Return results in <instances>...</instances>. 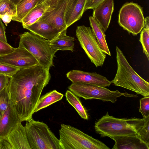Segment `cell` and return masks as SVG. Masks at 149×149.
Instances as JSON below:
<instances>
[{"mask_svg": "<svg viewBox=\"0 0 149 149\" xmlns=\"http://www.w3.org/2000/svg\"><path fill=\"white\" fill-rule=\"evenodd\" d=\"M49 70L39 64L20 69L9 78L10 99L21 122L31 118L44 88L51 78Z\"/></svg>", "mask_w": 149, "mask_h": 149, "instance_id": "1", "label": "cell"}, {"mask_svg": "<svg viewBox=\"0 0 149 149\" xmlns=\"http://www.w3.org/2000/svg\"><path fill=\"white\" fill-rule=\"evenodd\" d=\"M117 69L113 79L111 82L135 92L144 97L149 96V83L141 77L132 67L122 51L116 46Z\"/></svg>", "mask_w": 149, "mask_h": 149, "instance_id": "2", "label": "cell"}, {"mask_svg": "<svg viewBox=\"0 0 149 149\" xmlns=\"http://www.w3.org/2000/svg\"><path fill=\"white\" fill-rule=\"evenodd\" d=\"M24 127L31 149H62L59 140L43 122L31 118Z\"/></svg>", "mask_w": 149, "mask_h": 149, "instance_id": "3", "label": "cell"}, {"mask_svg": "<svg viewBox=\"0 0 149 149\" xmlns=\"http://www.w3.org/2000/svg\"><path fill=\"white\" fill-rule=\"evenodd\" d=\"M138 118H119L108 112L95 123V131L101 137L112 138L137 134L136 124Z\"/></svg>", "mask_w": 149, "mask_h": 149, "instance_id": "4", "label": "cell"}, {"mask_svg": "<svg viewBox=\"0 0 149 149\" xmlns=\"http://www.w3.org/2000/svg\"><path fill=\"white\" fill-rule=\"evenodd\" d=\"M62 149H109L102 142L69 125L62 124L59 130Z\"/></svg>", "mask_w": 149, "mask_h": 149, "instance_id": "5", "label": "cell"}, {"mask_svg": "<svg viewBox=\"0 0 149 149\" xmlns=\"http://www.w3.org/2000/svg\"><path fill=\"white\" fill-rule=\"evenodd\" d=\"M19 45L30 52L39 64L49 70L53 66L55 53L48 40L31 32H25L19 35Z\"/></svg>", "mask_w": 149, "mask_h": 149, "instance_id": "6", "label": "cell"}, {"mask_svg": "<svg viewBox=\"0 0 149 149\" xmlns=\"http://www.w3.org/2000/svg\"><path fill=\"white\" fill-rule=\"evenodd\" d=\"M68 89L77 96L86 100L96 99L113 103L116 102L118 97L121 96L138 97L133 94L121 93L118 90L111 91L105 87L80 82L72 83Z\"/></svg>", "mask_w": 149, "mask_h": 149, "instance_id": "7", "label": "cell"}, {"mask_svg": "<svg viewBox=\"0 0 149 149\" xmlns=\"http://www.w3.org/2000/svg\"><path fill=\"white\" fill-rule=\"evenodd\" d=\"M76 34L80 45L91 62L96 67L102 66L106 54L100 48L91 29L84 25L78 26Z\"/></svg>", "mask_w": 149, "mask_h": 149, "instance_id": "8", "label": "cell"}, {"mask_svg": "<svg viewBox=\"0 0 149 149\" xmlns=\"http://www.w3.org/2000/svg\"><path fill=\"white\" fill-rule=\"evenodd\" d=\"M144 21L142 8L133 2L125 3L119 11V24L134 36L141 32L144 27Z\"/></svg>", "mask_w": 149, "mask_h": 149, "instance_id": "9", "label": "cell"}, {"mask_svg": "<svg viewBox=\"0 0 149 149\" xmlns=\"http://www.w3.org/2000/svg\"><path fill=\"white\" fill-rule=\"evenodd\" d=\"M0 63L23 69L39 64L34 56L28 50L19 45L14 51L0 56Z\"/></svg>", "mask_w": 149, "mask_h": 149, "instance_id": "10", "label": "cell"}, {"mask_svg": "<svg viewBox=\"0 0 149 149\" xmlns=\"http://www.w3.org/2000/svg\"><path fill=\"white\" fill-rule=\"evenodd\" d=\"M67 2V0H61L54 6H49L41 18L59 32L68 28L65 19Z\"/></svg>", "mask_w": 149, "mask_h": 149, "instance_id": "11", "label": "cell"}, {"mask_svg": "<svg viewBox=\"0 0 149 149\" xmlns=\"http://www.w3.org/2000/svg\"><path fill=\"white\" fill-rule=\"evenodd\" d=\"M66 75L72 83L83 82L104 87H109L111 84L106 77L96 72L72 70L68 72Z\"/></svg>", "mask_w": 149, "mask_h": 149, "instance_id": "12", "label": "cell"}, {"mask_svg": "<svg viewBox=\"0 0 149 149\" xmlns=\"http://www.w3.org/2000/svg\"><path fill=\"white\" fill-rule=\"evenodd\" d=\"M93 17L104 32L107 29L114 10V0H104L93 9Z\"/></svg>", "mask_w": 149, "mask_h": 149, "instance_id": "13", "label": "cell"}, {"mask_svg": "<svg viewBox=\"0 0 149 149\" xmlns=\"http://www.w3.org/2000/svg\"><path fill=\"white\" fill-rule=\"evenodd\" d=\"M21 122L10 100L6 110L0 119V138L6 139L18 123Z\"/></svg>", "mask_w": 149, "mask_h": 149, "instance_id": "14", "label": "cell"}, {"mask_svg": "<svg viewBox=\"0 0 149 149\" xmlns=\"http://www.w3.org/2000/svg\"><path fill=\"white\" fill-rule=\"evenodd\" d=\"M87 0H67L65 14L67 28L80 19L85 11Z\"/></svg>", "mask_w": 149, "mask_h": 149, "instance_id": "15", "label": "cell"}, {"mask_svg": "<svg viewBox=\"0 0 149 149\" xmlns=\"http://www.w3.org/2000/svg\"><path fill=\"white\" fill-rule=\"evenodd\" d=\"M115 144L113 149H149V143L143 141L137 135L112 138Z\"/></svg>", "mask_w": 149, "mask_h": 149, "instance_id": "16", "label": "cell"}, {"mask_svg": "<svg viewBox=\"0 0 149 149\" xmlns=\"http://www.w3.org/2000/svg\"><path fill=\"white\" fill-rule=\"evenodd\" d=\"M6 139L13 149H31L24 126L21 122L17 124Z\"/></svg>", "mask_w": 149, "mask_h": 149, "instance_id": "17", "label": "cell"}, {"mask_svg": "<svg viewBox=\"0 0 149 149\" xmlns=\"http://www.w3.org/2000/svg\"><path fill=\"white\" fill-rule=\"evenodd\" d=\"M26 29L48 41L54 38L60 33L56 29L44 22L41 18Z\"/></svg>", "mask_w": 149, "mask_h": 149, "instance_id": "18", "label": "cell"}, {"mask_svg": "<svg viewBox=\"0 0 149 149\" xmlns=\"http://www.w3.org/2000/svg\"><path fill=\"white\" fill-rule=\"evenodd\" d=\"M67 29L60 32L54 38L48 41L49 43L55 54L58 50L73 52L75 38L66 35Z\"/></svg>", "mask_w": 149, "mask_h": 149, "instance_id": "19", "label": "cell"}, {"mask_svg": "<svg viewBox=\"0 0 149 149\" xmlns=\"http://www.w3.org/2000/svg\"><path fill=\"white\" fill-rule=\"evenodd\" d=\"M89 20L92 31L101 50L110 56L111 54L106 40V35L102 28L93 17H89Z\"/></svg>", "mask_w": 149, "mask_h": 149, "instance_id": "20", "label": "cell"}, {"mask_svg": "<svg viewBox=\"0 0 149 149\" xmlns=\"http://www.w3.org/2000/svg\"><path fill=\"white\" fill-rule=\"evenodd\" d=\"M49 7L45 3L36 5L22 19V23L24 28L34 24L41 18Z\"/></svg>", "mask_w": 149, "mask_h": 149, "instance_id": "21", "label": "cell"}, {"mask_svg": "<svg viewBox=\"0 0 149 149\" xmlns=\"http://www.w3.org/2000/svg\"><path fill=\"white\" fill-rule=\"evenodd\" d=\"M63 96V94L55 90L47 93L40 97L36 105L34 113L60 100Z\"/></svg>", "mask_w": 149, "mask_h": 149, "instance_id": "22", "label": "cell"}, {"mask_svg": "<svg viewBox=\"0 0 149 149\" xmlns=\"http://www.w3.org/2000/svg\"><path fill=\"white\" fill-rule=\"evenodd\" d=\"M38 0H21L16 6L17 16L12 20L22 22L23 18L37 5Z\"/></svg>", "mask_w": 149, "mask_h": 149, "instance_id": "23", "label": "cell"}, {"mask_svg": "<svg viewBox=\"0 0 149 149\" xmlns=\"http://www.w3.org/2000/svg\"><path fill=\"white\" fill-rule=\"evenodd\" d=\"M67 101L76 110L80 116L85 120L88 119L86 111L77 96L70 90H67L65 94Z\"/></svg>", "mask_w": 149, "mask_h": 149, "instance_id": "24", "label": "cell"}, {"mask_svg": "<svg viewBox=\"0 0 149 149\" xmlns=\"http://www.w3.org/2000/svg\"><path fill=\"white\" fill-rule=\"evenodd\" d=\"M139 41L143 47V52L149 61V22H145L143 28L141 31Z\"/></svg>", "mask_w": 149, "mask_h": 149, "instance_id": "25", "label": "cell"}, {"mask_svg": "<svg viewBox=\"0 0 149 149\" xmlns=\"http://www.w3.org/2000/svg\"><path fill=\"white\" fill-rule=\"evenodd\" d=\"M6 14L16 17V6L9 0H0V15Z\"/></svg>", "mask_w": 149, "mask_h": 149, "instance_id": "26", "label": "cell"}, {"mask_svg": "<svg viewBox=\"0 0 149 149\" xmlns=\"http://www.w3.org/2000/svg\"><path fill=\"white\" fill-rule=\"evenodd\" d=\"M10 101L7 86L0 91V119L7 108Z\"/></svg>", "mask_w": 149, "mask_h": 149, "instance_id": "27", "label": "cell"}, {"mask_svg": "<svg viewBox=\"0 0 149 149\" xmlns=\"http://www.w3.org/2000/svg\"><path fill=\"white\" fill-rule=\"evenodd\" d=\"M137 135L146 143H149V116L144 120L137 131Z\"/></svg>", "mask_w": 149, "mask_h": 149, "instance_id": "28", "label": "cell"}, {"mask_svg": "<svg viewBox=\"0 0 149 149\" xmlns=\"http://www.w3.org/2000/svg\"><path fill=\"white\" fill-rule=\"evenodd\" d=\"M20 69L18 68L0 63V74L9 78L12 77Z\"/></svg>", "mask_w": 149, "mask_h": 149, "instance_id": "29", "label": "cell"}, {"mask_svg": "<svg viewBox=\"0 0 149 149\" xmlns=\"http://www.w3.org/2000/svg\"><path fill=\"white\" fill-rule=\"evenodd\" d=\"M139 112L143 118L149 116V96L144 97L140 100Z\"/></svg>", "mask_w": 149, "mask_h": 149, "instance_id": "30", "label": "cell"}, {"mask_svg": "<svg viewBox=\"0 0 149 149\" xmlns=\"http://www.w3.org/2000/svg\"><path fill=\"white\" fill-rule=\"evenodd\" d=\"M14 48L9 45L0 40V56L6 55L14 51Z\"/></svg>", "mask_w": 149, "mask_h": 149, "instance_id": "31", "label": "cell"}, {"mask_svg": "<svg viewBox=\"0 0 149 149\" xmlns=\"http://www.w3.org/2000/svg\"><path fill=\"white\" fill-rule=\"evenodd\" d=\"M104 0H89L86 3L84 11L90 9H93Z\"/></svg>", "mask_w": 149, "mask_h": 149, "instance_id": "32", "label": "cell"}, {"mask_svg": "<svg viewBox=\"0 0 149 149\" xmlns=\"http://www.w3.org/2000/svg\"><path fill=\"white\" fill-rule=\"evenodd\" d=\"M9 78L5 75L0 74V91L7 86Z\"/></svg>", "mask_w": 149, "mask_h": 149, "instance_id": "33", "label": "cell"}, {"mask_svg": "<svg viewBox=\"0 0 149 149\" xmlns=\"http://www.w3.org/2000/svg\"><path fill=\"white\" fill-rule=\"evenodd\" d=\"M5 27L0 18V40L8 43L6 35Z\"/></svg>", "mask_w": 149, "mask_h": 149, "instance_id": "34", "label": "cell"}, {"mask_svg": "<svg viewBox=\"0 0 149 149\" xmlns=\"http://www.w3.org/2000/svg\"><path fill=\"white\" fill-rule=\"evenodd\" d=\"M1 149H13L12 147L6 139L0 138Z\"/></svg>", "mask_w": 149, "mask_h": 149, "instance_id": "35", "label": "cell"}, {"mask_svg": "<svg viewBox=\"0 0 149 149\" xmlns=\"http://www.w3.org/2000/svg\"><path fill=\"white\" fill-rule=\"evenodd\" d=\"M13 17L12 16L7 14L0 15V18L2 20L6 26H7L8 24L12 20Z\"/></svg>", "mask_w": 149, "mask_h": 149, "instance_id": "36", "label": "cell"}, {"mask_svg": "<svg viewBox=\"0 0 149 149\" xmlns=\"http://www.w3.org/2000/svg\"><path fill=\"white\" fill-rule=\"evenodd\" d=\"M54 0H47L45 3L48 6H50Z\"/></svg>", "mask_w": 149, "mask_h": 149, "instance_id": "37", "label": "cell"}, {"mask_svg": "<svg viewBox=\"0 0 149 149\" xmlns=\"http://www.w3.org/2000/svg\"><path fill=\"white\" fill-rule=\"evenodd\" d=\"M17 6L21 0H9Z\"/></svg>", "mask_w": 149, "mask_h": 149, "instance_id": "38", "label": "cell"}, {"mask_svg": "<svg viewBox=\"0 0 149 149\" xmlns=\"http://www.w3.org/2000/svg\"><path fill=\"white\" fill-rule=\"evenodd\" d=\"M61 0H54L51 5L49 6H52L55 5L58 2Z\"/></svg>", "mask_w": 149, "mask_h": 149, "instance_id": "39", "label": "cell"}, {"mask_svg": "<svg viewBox=\"0 0 149 149\" xmlns=\"http://www.w3.org/2000/svg\"><path fill=\"white\" fill-rule=\"evenodd\" d=\"M47 0H38L37 5H38L41 3H45Z\"/></svg>", "mask_w": 149, "mask_h": 149, "instance_id": "40", "label": "cell"}, {"mask_svg": "<svg viewBox=\"0 0 149 149\" xmlns=\"http://www.w3.org/2000/svg\"><path fill=\"white\" fill-rule=\"evenodd\" d=\"M0 149H1V143H0Z\"/></svg>", "mask_w": 149, "mask_h": 149, "instance_id": "41", "label": "cell"}, {"mask_svg": "<svg viewBox=\"0 0 149 149\" xmlns=\"http://www.w3.org/2000/svg\"><path fill=\"white\" fill-rule=\"evenodd\" d=\"M88 0H87V1H88Z\"/></svg>", "mask_w": 149, "mask_h": 149, "instance_id": "42", "label": "cell"}]
</instances>
